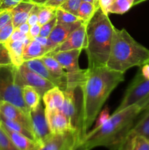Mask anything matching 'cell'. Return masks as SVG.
Masks as SVG:
<instances>
[{
  "instance_id": "cell-32",
  "label": "cell",
  "mask_w": 149,
  "mask_h": 150,
  "mask_svg": "<svg viewBox=\"0 0 149 150\" xmlns=\"http://www.w3.org/2000/svg\"><path fill=\"white\" fill-rule=\"evenodd\" d=\"M14 31L13 23H10L6 26L0 28V43L4 44L10 39V36Z\"/></svg>"
},
{
  "instance_id": "cell-22",
  "label": "cell",
  "mask_w": 149,
  "mask_h": 150,
  "mask_svg": "<svg viewBox=\"0 0 149 150\" xmlns=\"http://www.w3.org/2000/svg\"><path fill=\"white\" fill-rule=\"evenodd\" d=\"M23 101L29 111L34 109L39 104L42 100V97L38 93L37 91L30 86H23L22 87Z\"/></svg>"
},
{
  "instance_id": "cell-45",
  "label": "cell",
  "mask_w": 149,
  "mask_h": 150,
  "mask_svg": "<svg viewBox=\"0 0 149 150\" xmlns=\"http://www.w3.org/2000/svg\"><path fill=\"white\" fill-rule=\"evenodd\" d=\"M35 40L38 41L40 44H42L43 46H46L47 43H48V38H45V37H42V36H38L37 38H35L34 39Z\"/></svg>"
},
{
  "instance_id": "cell-37",
  "label": "cell",
  "mask_w": 149,
  "mask_h": 150,
  "mask_svg": "<svg viewBox=\"0 0 149 150\" xmlns=\"http://www.w3.org/2000/svg\"><path fill=\"white\" fill-rule=\"evenodd\" d=\"M23 0H1L0 4V10H10Z\"/></svg>"
},
{
  "instance_id": "cell-24",
  "label": "cell",
  "mask_w": 149,
  "mask_h": 150,
  "mask_svg": "<svg viewBox=\"0 0 149 150\" xmlns=\"http://www.w3.org/2000/svg\"><path fill=\"white\" fill-rule=\"evenodd\" d=\"M40 59L51 73L58 77L67 79V73L54 57L45 55Z\"/></svg>"
},
{
  "instance_id": "cell-8",
  "label": "cell",
  "mask_w": 149,
  "mask_h": 150,
  "mask_svg": "<svg viewBox=\"0 0 149 150\" xmlns=\"http://www.w3.org/2000/svg\"><path fill=\"white\" fill-rule=\"evenodd\" d=\"M30 119L32 130L36 141L40 144H42L50 139L53 134L48 126L45 108L41 102L34 109L30 111Z\"/></svg>"
},
{
  "instance_id": "cell-17",
  "label": "cell",
  "mask_w": 149,
  "mask_h": 150,
  "mask_svg": "<svg viewBox=\"0 0 149 150\" xmlns=\"http://www.w3.org/2000/svg\"><path fill=\"white\" fill-rule=\"evenodd\" d=\"M0 126L7 133L10 140L13 142V143L18 150H39L40 146L42 145L38 142L26 137L24 135L13 131L1 125H0Z\"/></svg>"
},
{
  "instance_id": "cell-49",
  "label": "cell",
  "mask_w": 149,
  "mask_h": 150,
  "mask_svg": "<svg viewBox=\"0 0 149 150\" xmlns=\"http://www.w3.org/2000/svg\"><path fill=\"white\" fill-rule=\"evenodd\" d=\"M3 45H4V44H2V43H0V47H1V46H2Z\"/></svg>"
},
{
  "instance_id": "cell-47",
  "label": "cell",
  "mask_w": 149,
  "mask_h": 150,
  "mask_svg": "<svg viewBox=\"0 0 149 150\" xmlns=\"http://www.w3.org/2000/svg\"><path fill=\"white\" fill-rule=\"evenodd\" d=\"M82 1H86V2L91 3L96 6H99V0H82Z\"/></svg>"
},
{
  "instance_id": "cell-9",
  "label": "cell",
  "mask_w": 149,
  "mask_h": 150,
  "mask_svg": "<svg viewBox=\"0 0 149 150\" xmlns=\"http://www.w3.org/2000/svg\"><path fill=\"white\" fill-rule=\"evenodd\" d=\"M78 144L76 133L70 130L61 134H53L41 145L39 150H74Z\"/></svg>"
},
{
  "instance_id": "cell-7",
  "label": "cell",
  "mask_w": 149,
  "mask_h": 150,
  "mask_svg": "<svg viewBox=\"0 0 149 150\" xmlns=\"http://www.w3.org/2000/svg\"><path fill=\"white\" fill-rule=\"evenodd\" d=\"M15 82L18 86H30L34 88L38 93L42 96L49 89L54 87V85L49 81L42 78L37 73L28 68L24 63L15 69Z\"/></svg>"
},
{
  "instance_id": "cell-53",
  "label": "cell",
  "mask_w": 149,
  "mask_h": 150,
  "mask_svg": "<svg viewBox=\"0 0 149 150\" xmlns=\"http://www.w3.org/2000/svg\"><path fill=\"white\" fill-rule=\"evenodd\" d=\"M1 100H0V102H1Z\"/></svg>"
},
{
  "instance_id": "cell-35",
  "label": "cell",
  "mask_w": 149,
  "mask_h": 150,
  "mask_svg": "<svg viewBox=\"0 0 149 150\" xmlns=\"http://www.w3.org/2000/svg\"><path fill=\"white\" fill-rule=\"evenodd\" d=\"M39 8H40V5L35 4L32 10H31L27 20V23L30 25V26L38 23V15H39Z\"/></svg>"
},
{
  "instance_id": "cell-3",
  "label": "cell",
  "mask_w": 149,
  "mask_h": 150,
  "mask_svg": "<svg viewBox=\"0 0 149 150\" xmlns=\"http://www.w3.org/2000/svg\"><path fill=\"white\" fill-rule=\"evenodd\" d=\"M114 26L108 14L98 7L90 20L86 23L84 49L89 60V67H105L108 61Z\"/></svg>"
},
{
  "instance_id": "cell-12",
  "label": "cell",
  "mask_w": 149,
  "mask_h": 150,
  "mask_svg": "<svg viewBox=\"0 0 149 150\" xmlns=\"http://www.w3.org/2000/svg\"><path fill=\"white\" fill-rule=\"evenodd\" d=\"M81 49H74L70 51H60L50 55L53 57L59 62L62 66L64 70L69 75H77L82 73L83 70H81L79 67L78 59Z\"/></svg>"
},
{
  "instance_id": "cell-34",
  "label": "cell",
  "mask_w": 149,
  "mask_h": 150,
  "mask_svg": "<svg viewBox=\"0 0 149 150\" xmlns=\"http://www.w3.org/2000/svg\"><path fill=\"white\" fill-rule=\"evenodd\" d=\"M10 40H18V41H22L25 43V45H26L27 43H29L32 39L29 37L28 35H25L23 34L22 32H20V31L18 30L17 29H14L13 34L11 35L10 38Z\"/></svg>"
},
{
  "instance_id": "cell-51",
  "label": "cell",
  "mask_w": 149,
  "mask_h": 150,
  "mask_svg": "<svg viewBox=\"0 0 149 150\" xmlns=\"http://www.w3.org/2000/svg\"><path fill=\"white\" fill-rule=\"evenodd\" d=\"M1 0H0V2H1Z\"/></svg>"
},
{
  "instance_id": "cell-13",
  "label": "cell",
  "mask_w": 149,
  "mask_h": 150,
  "mask_svg": "<svg viewBox=\"0 0 149 150\" xmlns=\"http://www.w3.org/2000/svg\"><path fill=\"white\" fill-rule=\"evenodd\" d=\"M85 39H86V23H83L81 26L75 29L62 43L46 54V56H50L60 51L84 49Z\"/></svg>"
},
{
  "instance_id": "cell-6",
  "label": "cell",
  "mask_w": 149,
  "mask_h": 150,
  "mask_svg": "<svg viewBox=\"0 0 149 150\" xmlns=\"http://www.w3.org/2000/svg\"><path fill=\"white\" fill-rule=\"evenodd\" d=\"M133 105H139L142 111L149 108V79H144L139 73L129 86L122 101L114 112Z\"/></svg>"
},
{
  "instance_id": "cell-25",
  "label": "cell",
  "mask_w": 149,
  "mask_h": 150,
  "mask_svg": "<svg viewBox=\"0 0 149 150\" xmlns=\"http://www.w3.org/2000/svg\"><path fill=\"white\" fill-rule=\"evenodd\" d=\"M99 7V6H96L91 3L82 1L77 10V16L84 23H87Z\"/></svg>"
},
{
  "instance_id": "cell-43",
  "label": "cell",
  "mask_w": 149,
  "mask_h": 150,
  "mask_svg": "<svg viewBox=\"0 0 149 150\" xmlns=\"http://www.w3.org/2000/svg\"><path fill=\"white\" fill-rule=\"evenodd\" d=\"M139 74L144 79H149V64H145L141 66Z\"/></svg>"
},
{
  "instance_id": "cell-10",
  "label": "cell",
  "mask_w": 149,
  "mask_h": 150,
  "mask_svg": "<svg viewBox=\"0 0 149 150\" xmlns=\"http://www.w3.org/2000/svg\"><path fill=\"white\" fill-rule=\"evenodd\" d=\"M83 23V22L82 21L71 23H56L48 38V43L45 47L47 52H50L58 45L62 43L75 29H77Z\"/></svg>"
},
{
  "instance_id": "cell-19",
  "label": "cell",
  "mask_w": 149,
  "mask_h": 150,
  "mask_svg": "<svg viewBox=\"0 0 149 150\" xmlns=\"http://www.w3.org/2000/svg\"><path fill=\"white\" fill-rule=\"evenodd\" d=\"M64 98V92L57 86H54L44 94L42 99L45 109H61Z\"/></svg>"
},
{
  "instance_id": "cell-5",
  "label": "cell",
  "mask_w": 149,
  "mask_h": 150,
  "mask_svg": "<svg viewBox=\"0 0 149 150\" xmlns=\"http://www.w3.org/2000/svg\"><path fill=\"white\" fill-rule=\"evenodd\" d=\"M15 69L13 64L0 65V100L18 107L30 116V111L23 101L22 87L15 82Z\"/></svg>"
},
{
  "instance_id": "cell-2",
  "label": "cell",
  "mask_w": 149,
  "mask_h": 150,
  "mask_svg": "<svg viewBox=\"0 0 149 150\" xmlns=\"http://www.w3.org/2000/svg\"><path fill=\"white\" fill-rule=\"evenodd\" d=\"M142 111L139 105H133L114 112L104 124L88 132L74 150H91L97 146L118 150Z\"/></svg>"
},
{
  "instance_id": "cell-4",
  "label": "cell",
  "mask_w": 149,
  "mask_h": 150,
  "mask_svg": "<svg viewBox=\"0 0 149 150\" xmlns=\"http://www.w3.org/2000/svg\"><path fill=\"white\" fill-rule=\"evenodd\" d=\"M149 59V50L137 42L125 29L114 28L107 67L125 73L132 67H141Z\"/></svg>"
},
{
  "instance_id": "cell-21",
  "label": "cell",
  "mask_w": 149,
  "mask_h": 150,
  "mask_svg": "<svg viewBox=\"0 0 149 150\" xmlns=\"http://www.w3.org/2000/svg\"><path fill=\"white\" fill-rule=\"evenodd\" d=\"M47 51L45 46L39 43L35 40H32L29 43L26 44L24 47L23 53V60L34 59H40L46 55Z\"/></svg>"
},
{
  "instance_id": "cell-11",
  "label": "cell",
  "mask_w": 149,
  "mask_h": 150,
  "mask_svg": "<svg viewBox=\"0 0 149 150\" xmlns=\"http://www.w3.org/2000/svg\"><path fill=\"white\" fill-rule=\"evenodd\" d=\"M23 63L26 64L28 68H29L34 73H37L38 75L42 76L46 80L49 81L54 86L61 89L63 92H64L67 89V79L58 77V76L54 75L53 73H51L49 69L45 66V64H44L41 59H34L25 61Z\"/></svg>"
},
{
  "instance_id": "cell-52",
  "label": "cell",
  "mask_w": 149,
  "mask_h": 150,
  "mask_svg": "<svg viewBox=\"0 0 149 150\" xmlns=\"http://www.w3.org/2000/svg\"><path fill=\"white\" fill-rule=\"evenodd\" d=\"M0 4H1V2H0ZM0 12H1V10H0Z\"/></svg>"
},
{
  "instance_id": "cell-41",
  "label": "cell",
  "mask_w": 149,
  "mask_h": 150,
  "mask_svg": "<svg viewBox=\"0 0 149 150\" xmlns=\"http://www.w3.org/2000/svg\"><path fill=\"white\" fill-rule=\"evenodd\" d=\"M113 1L114 0H99V7H101V9H102L105 13L109 14V13H108V10H109L111 4H112Z\"/></svg>"
},
{
  "instance_id": "cell-14",
  "label": "cell",
  "mask_w": 149,
  "mask_h": 150,
  "mask_svg": "<svg viewBox=\"0 0 149 150\" xmlns=\"http://www.w3.org/2000/svg\"><path fill=\"white\" fill-rule=\"evenodd\" d=\"M0 114L9 120L20 123L33 133L30 116L26 114L18 107L8 102L1 100L0 102Z\"/></svg>"
},
{
  "instance_id": "cell-28",
  "label": "cell",
  "mask_w": 149,
  "mask_h": 150,
  "mask_svg": "<svg viewBox=\"0 0 149 150\" xmlns=\"http://www.w3.org/2000/svg\"><path fill=\"white\" fill-rule=\"evenodd\" d=\"M56 17L57 23H71L77 21H82L77 16L72 14L61 8L56 9Z\"/></svg>"
},
{
  "instance_id": "cell-33",
  "label": "cell",
  "mask_w": 149,
  "mask_h": 150,
  "mask_svg": "<svg viewBox=\"0 0 149 150\" xmlns=\"http://www.w3.org/2000/svg\"><path fill=\"white\" fill-rule=\"evenodd\" d=\"M56 23H57L56 17H54L53 18L51 19V20L50 21H48V23L42 25V26H41L39 36L45 37V38H48V36H49L51 32L53 31V28L55 27Z\"/></svg>"
},
{
  "instance_id": "cell-38",
  "label": "cell",
  "mask_w": 149,
  "mask_h": 150,
  "mask_svg": "<svg viewBox=\"0 0 149 150\" xmlns=\"http://www.w3.org/2000/svg\"><path fill=\"white\" fill-rule=\"evenodd\" d=\"M12 22V15L10 10H2L0 12V28Z\"/></svg>"
},
{
  "instance_id": "cell-39",
  "label": "cell",
  "mask_w": 149,
  "mask_h": 150,
  "mask_svg": "<svg viewBox=\"0 0 149 150\" xmlns=\"http://www.w3.org/2000/svg\"><path fill=\"white\" fill-rule=\"evenodd\" d=\"M12 64L10 61V57H9L8 52L4 45L0 47V65H4V64Z\"/></svg>"
},
{
  "instance_id": "cell-20",
  "label": "cell",
  "mask_w": 149,
  "mask_h": 150,
  "mask_svg": "<svg viewBox=\"0 0 149 150\" xmlns=\"http://www.w3.org/2000/svg\"><path fill=\"white\" fill-rule=\"evenodd\" d=\"M4 47L7 50L11 63L15 67H19L23 62V53L25 47V43L22 41L8 40L4 43Z\"/></svg>"
},
{
  "instance_id": "cell-42",
  "label": "cell",
  "mask_w": 149,
  "mask_h": 150,
  "mask_svg": "<svg viewBox=\"0 0 149 150\" xmlns=\"http://www.w3.org/2000/svg\"><path fill=\"white\" fill-rule=\"evenodd\" d=\"M65 1V0H48L44 5L57 9Z\"/></svg>"
},
{
  "instance_id": "cell-31",
  "label": "cell",
  "mask_w": 149,
  "mask_h": 150,
  "mask_svg": "<svg viewBox=\"0 0 149 150\" xmlns=\"http://www.w3.org/2000/svg\"><path fill=\"white\" fill-rule=\"evenodd\" d=\"M131 150H149V139L143 136H135L133 139Z\"/></svg>"
},
{
  "instance_id": "cell-48",
  "label": "cell",
  "mask_w": 149,
  "mask_h": 150,
  "mask_svg": "<svg viewBox=\"0 0 149 150\" xmlns=\"http://www.w3.org/2000/svg\"><path fill=\"white\" fill-rule=\"evenodd\" d=\"M145 1V0H134V3H133V6L136 5V4H138L140 3L143 2V1Z\"/></svg>"
},
{
  "instance_id": "cell-15",
  "label": "cell",
  "mask_w": 149,
  "mask_h": 150,
  "mask_svg": "<svg viewBox=\"0 0 149 150\" xmlns=\"http://www.w3.org/2000/svg\"><path fill=\"white\" fill-rule=\"evenodd\" d=\"M137 136L149 139V108L140 121L131 127L118 150H131L133 139Z\"/></svg>"
},
{
  "instance_id": "cell-40",
  "label": "cell",
  "mask_w": 149,
  "mask_h": 150,
  "mask_svg": "<svg viewBox=\"0 0 149 150\" xmlns=\"http://www.w3.org/2000/svg\"><path fill=\"white\" fill-rule=\"evenodd\" d=\"M40 29L41 26L39 23H36V24L33 25V26H31L28 35H29V37L31 39L34 40L35 38H37V37H38L39 35Z\"/></svg>"
},
{
  "instance_id": "cell-46",
  "label": "cell",
  "mask_w": 149,
  "mask_h": 150,
  "mask_svg": "<svg viewBox=\"0 0 149 150\" xmlns=\"http://www.w3.org/2000/svg\"><path fill=\"white\" fill-rule=\"evenodd\" d=\"M34 4H39V5H44L48 0H31Z\"/></svg>"
},
{
  "instance_id": "cell-50",
  "label": "cell",
  "mask_w": 149,
  "mask_h": 150,
  "mask_svg": "<svg viewBox=\"0 0 149 150\" xmlns=\"http://www.w3.org/2000/svg\"><path fill=\"white\" fill-rule=\"evenodd\" d=\"M146 64H149V59L148 60V62H146Z\"/></svg>"
},
{
  "instance_id": "cell-27",
  "label": "cell",
  "mask_w": 149,
  "mask_h": 150,
  "mask_svg": "<svg viewBox=\"0 0 149 150\" xmlns=\"http://www.w3.org/2000/svg\"><path fill=\"white\" fill-rule=\"evenodd\" d=\"M56 9L45 5H40L39 15H38V23L42 26L48 23L51 19L56 17Z\"/></svg>"
},
{
  "instance_id": "cell-23",
  "label": "cell",
  "mask_w": 149,
  "mask_h": 150,
  "mask_svg": "<svg viewBox=\"0 0 149 150\" xmlns=\"http://www.w3.org/2000/svg\"><path fill=\"white\" fill-rule=\"evenodd\" d=\"M0 125L13 130V131L18 132V133H20V134L24 135L25 136L29 138L32 140L37 142L34 135V133L32 131L28 130L27 128H26L24 126L22 125L20 123L13 121V120H9V119L6 118V117H4L1 114H0Z\"/></svg>"
},
{
  "instance_id": "cell-30",
  "label": "cell",
  "mask_w": 149,
  "mask_h": 150,
  "mask_svg": "<svg viewBox=\"0 0 149 150\" xmlns=\"http://www.w3.org/2000/svg\"><path fill=\"white\" fill-rule=\"evenodd\" d=\"M82 0H65V1L58 8H61L65 11L77 16V10Z\"/></svg>"
},
{
  "instance_id": "cell-16",
  "label": "cell",
  "mask_w": 149,
  "mask_h": 150,
  "mask_svg": "<svg viewBox=\"0 0 149 150\" xmlns=\"http://www.w3.org/2000/svg\"><path fill=\"white\" fill-rule=\"evenodd\" d=\"M45 111L48 126L52 134H61L72 130L67 117L61 109L45 108Z\"/></svg>"
},
{
  "instance_id": "cell-36",
  "label": "cell",
  "mask_w": 149,
  "mask_h": 150,
  "mask_svg": "<svg viewBox=\"0 0 149 150\" xmlns=\"http://www.w3.org/2000/svg\"><path fill=\"white\" fill-rule=\"evenodd\" d=\"M99 117L97 119H96V124H95L93 128H96V127H99V126L102 125V124L105 122L107 120L109 119L110 117V114H109V109H108V107L106 106L104 110H102L100 113L99 114Z\"/></svg>"
},
{
  "instance_id": "cell-44",
  "label": "cell",
  "mask_w": 149,
  "mask_h": 150,
  "mask_svg": "<svg viewBox=\"0 0 149 150\" xmlns=\"http://www.w3.org/2000/svg\"><path fill=\"white\" fill-rule=\"evenodd\" d=\"M18 30L20 31V32H22L23 34H25V35H28L29 32V29H30V25L27 23V22H25V23H21L20 25H19L17 28Z\"/></svg>"
},
{
  "instance_id": "cell-26",
  "label": "cell",
  "mask_w": 149,
  "mask_h": 150,
  "mask_svg": "<svg viewBox=\"0 0 149 150\" xmlns=\"http://www.w3.org/2000/svg\"><path fill=\"white\" fill-rule=\"evenodd\" d=\"M134 0H114L108 10V13L124 14L133 6Z\"/></svg>"
},
{
  "instance_id": "cell-18",
  "label": "cell",
  "mask_w": 149,
  "mask_h": 150,
  "mask_svg": "<svg viewBox=\"0 0 149 150\" xmlns=\"http://www.w3.org/2000/svg\"><path fill=\"white\" fill-rule=\"evenodd\" d=\"M34 3L31 0H23L18 5L11 9L12 23L14 29L17 28L21 23L27 22L29 13L34 6Z\"/></svg>"
},
{
  "instance_id": "cell-1",
  "label": "cell",
  "mask_w": 149,
  "mask_h": 150,
  "mask_svg": "<svg viewBox=\"0 0 149 150\" xmlns=\"http://www.w3.org/2000/svg\"><path fill=\"white\" fill-rule=\"evenodd\" d=\"M124 80V73L112 70L107 66L86 69L84 80L80 84L83 138L97 118L111 92Z\"/></svg>"
},
{
  "instance_id": "cell-29",
  "label": "cell",
  "mask_w": 149,
  "mask_h": 150,
  "mask_svg": "<svg viewBox=\"0 0 149 150\" xmlns=\"http://www.w3.org/2000/svg\"><path fill=\"white\" fill-rule=\"evenodd\" d=\"M0 150H18L0 126Z\"/></svg>"
}]
</instances>
